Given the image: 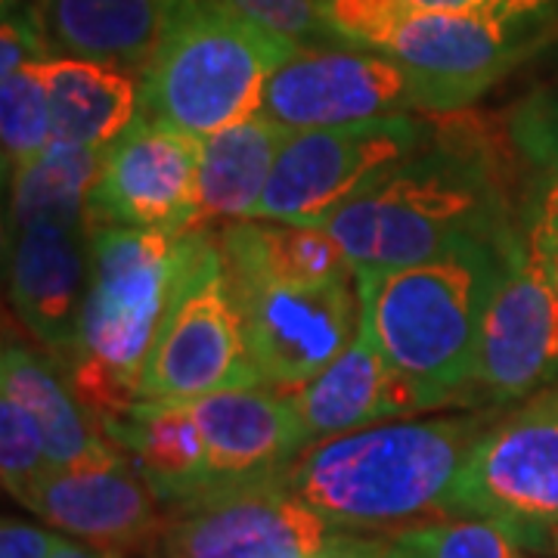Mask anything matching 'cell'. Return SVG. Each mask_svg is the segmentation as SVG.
Wrapping results in <instances>:
<instances>
[{"instance_id":"16","label":"cell","mask_w":558,"mask_h":558,"mask_svg":"<svg viewBox=\"0 0 558 558\" xmlns=\"http://www.w3.org/2000/svg\"><path fill=\"white\" fill-rule=\"evenodd\" d=\"M25 509L112 556L149 553L168 521L165 506L124 453L97 465L50 469Z\"/></svg>"},{"instance_id":"19","label":"cell","mask_w":558,"mask_h":558,"mask_svg":"<svg viewBox=\"0 0 558 558\" xmlns=\"http://www.w3.org/2000/svg\"><path fill=\"white\" fill-rule=\"evenodd\" d=\"M178 0H32V20L50 57L106 62L143 75Z\"/></svg>"},{"instance_id":"27","label":"cell","mask_w":558,"mask_h":558,"mask_svg":"<svg viewBox=\"0 0 558 558\" xmlns=\"http://www.w3.org/2000/svg\"><path fill=\"white\" fill-rule=\"evenodd\" d=\"M53 140L50 102L35 62H25L0 75V143H3V174H16L38 159Z\"/></svg>"},{"instance_id":"15","label":"cell","mask_w":558,"mask_h":558,"mask_svg":"<svg viewBox=\"0 0 558 558\" xmlns=\"http://www.w3.org/2000/svg\"><path fill=\"white\" fill-rule=\"evenodd\" d=\"M87 218H38L7 227V282L13 314L50 360H78L81 311L90 279Z\"/></svg>"},{"instance_id":"1","label":"cell","mask_w":558,"mask_h":558,"mask_svg":"<svg viewBox=\"0 0 558 558\" xmlns=\"http://www.w3.org/2000/svg\"><path fill=\"white\" fill-rule=\"evenodd\" d=\"M512 171L499 137L465 109L438 116V134L357 199L319 223L354 267H410L462 242L521 236Z\"/></svg>"},{"instance_id":"28","label":"cell","mask_w":558,"mask_h":558,"mask_svg":"<svg viewBox=\"0 0 558 558\" xmlns=\"http://www.w3.org/2000/svg\"><path fill=\"white\" fill-rule=\"evenodd\" d=\"M379 558H527V553L490 521L444 515L395 531Z\"/></svg>"},{"instance_id":"23","label":"cell","mask_w":558,"mask_h":558,"mask_svg":"<svg viewBox=\"0 0 558 558\" xmlns=\"http://www.w3.org/2000/svg\"><path fill=\"white\" fill-rule=\"evenodd\" d=\"M292 131L267 116L230 124L199 140L196 171V227L211 220H252L277 168V156Z\"/></svg>"},{"instance_id":"21","label":"cell","mask_w":558,"mask_h":558,"mask_svg":"<svg viewBox=\"0 0 558 558\" xmlns=\"http://www.w3.org/2000/svg\"><path fill=\"white\" fill-rule=\"evenodd\" d=\"M292 395L311 444L416 413V403L388 366L366 319H360L357 336L339 357Z\"/></svg>"},{"instance_id":"7","label":"cell","mask_w":558,"mask_h":558,"mask_svg":"<svg viewBox=\"0 0 558 558\" xmlns=\"http://www.w3.org/2000/svg\"><path fill=\"white\" fill-rule=\"evenodd\" d=\"M252 385H260V376L245 348L218 236L190 230L159 336L140 373V398L193 400Z\"/></svg>"},{"instance_id":"14","label":"cell","mask_w":558,"mask_h":558,"mask_svg":"<svg viewBox=\"0 0 558 558\" xmlns=\"http://www.w3.org/2000/svg\"><path fill=\"white\" fill-rule=\"evenodd\" d=\"M199 140L140 116L100 153L87 223L190 233L196 227Z\"/></svg>"},{"instance_id":"24","label":"cell","mask_w":558,"mask_h":558,"mask_svg":"<svg viewBox=\"0 0 558 558\" xmlns=\"http://www.w3.org/2000/svg\"><path fill=\"white\" fill-rule=\"evenodd\" d=\"M44 81L53 140L106 149L137 119L140 78L106 62L47 57L35 62Z\"/></svg>"},{"instance_id":"32","label":"cell","mask_w":558,"mask_h":558,"mask_svg":"<svg viewBox=\"0 0 558 558\" xmlns=\"http://www.w3.org/2000/svg\"><path fill=\"white\" fill-rule=\"evenodd\" d=\"M60 543V534L22 519H3L0 524V558H53Z\"/></svg>"},{"instance_id":"11","label":"cell","mask_w":558,"mask_h":558,"mask_svg":"<svg viewBox=\"0 0 558 558\" xmlns=\"http://www.w3.org/2000/svg\"><path fill=\"white\" fill-rule=\"evenodd\" d=\"M438 134V116H391L292 131L252 220L319 227Z\"/></svg>"},{"instance_id":"35","label":"cell","mask_w":558,"mask_h":558,"mask_svg":"<svg viewBox=\"0 0 558 558\" xmlns=\"http://www.w3.org/2000/svg\"><path fill=\"white\" fill-rule=\"evenodd\" d=\"M116 558H168V556H159V553H143V556H116Z\"/></svg>"},{"instance_id":"18","label":"cell","mask_w":558,"mask_h":558,"mask_svg":"<svg viewBox=\"0 0 558 558\" xmlns=\"http://www.w3.org/2000/svg\"><path fill=\"white\" fill-rule=\"evenodd\" d=\"M97 425L134 462L165 512L215 490L205 438L183 400L140 398L124 410L100 416Z\"/></svg>"},{"instance_id":"26","label":"cell","mask_w":558,"mask_h":558,"mask_svg":"<svg viewBox=\"0 0 558 558\" xmlns=\"http://www.w3.org/2000/svg\"><path fill=\"white\" fill-rule=\"evenodd\" d=\"M100 153L50 140L38 159L13 174L7 227L38 218H87V202L100 174Z\"/></svg>"},{"instance_id":"13","label":"cell","mask_w":558,"mask_h":558,"mask_svg":"<svg viewBox=\"0 0 558 558\" xmlns=\"http://www.w3.org/2000/svg\"><path fill=\"white\" fill-rule=\"evenodd\" d=\"M556 381L558 277L521 236L487 307L462 407L509 410Z\"/></svg>"},{"instance_id":"12","label":"cell","mask_w":558,"mask_h":558,"mask_svg":"<svg viewBox=\"0 0 558 558\" xmlns=\"http://www.w3.org/2000/svg\"><path fill=\"white\" fill-rule=\"evenodd\" d=\"M223 270L260 385L299 391L357 336L363 319L357 267L348 277L311 286L279 282L230 264Z\"/></svg>"},{"instance_id":"20","label":"cell","mask_w":558,"mask_h":558,"mask_svg":"<svg viewBox=\"0 0 558 558\" xmlns=\"http://www.w3.org/2000/svg\"><path fill=\"white\" fill-rule=\"evenodd\" d=\"M499 143L515 180L521 236L531 252L558 255V50L509 106Z\"/></svg>"},{"instance_id":"10","label":"cell","mask_w":558,"mask_h":558,"mask_svg":"<svg viewBox=\"0 0 558 558\" xmlns=\"http://www.w3.org/2000/svg\"><path fill=\"white\" fill-rule=\"evenodd\" d=\"M472 102L388 53L363 47H299L270 75L260 116L286 131L344 128L391 116H447Z\"/></svg>"},{"instance_id":"6","label":"cell","mask_w":558,"mask_h":558,"mask_svg":"<svg viewBox=\"0 0 558 558\" xmlns=\"http://www.w3.org/2000/svg\"><path fill=\"white\" fill-rule=\"evenodd\" d=\"M444 515L490 521L524 553L558 558V381L490 422Z\"/></svg>"},{"instance_id":"22","label":"cell","mask_w":558,"mask_h":558,"mask_svg":"<svg viewBox=\"0 0 558 558\" xmlns=\"http://www.w3.org/2000/svg\"><path fill=\"white\" fill-rule=\"evenodd\" d=\"M57 366V360L40 357L28 344L7 339L0 357V395L20 400L38 422L50 469H78L116 459L121 450L81 407Z\"/></svg>"},{"instance_id":"4","label":"cell","mask_w":558,"mask_h":558,"mask_svg":"<svg viewBox=\"0 0 558 558\" xmlns=\"http://www.w3.org/2000/svg\"><path fill=\"white\" fill-rule=\"evenodd\" d=\"M299 44L264 32L215 0H178L168 32L140 75V116L190 137H211L260 116L270 75Z\"/></svg>"},{"instance_id":"30","label":"cell","mask_w":558,"mask_h":558,"mask_svg":"<svg viewBox=\"0 0 558 558\" xmlns=\"http://www.w3.org/2000/svg\"><path fill=\"white\" fill-rule=\"evenodd\" d=\"M432 10H453L481 16L509 28L534 50L549 47L558 38V0H416Z\"/></svg>"},{"instance_id":"25","label":"cell","mask_w":558,"mask_h":558,"mask_svg":"<svg viewBox=\"0 0 558 558\" xmlns=\"http://www.w3.org/2000/svg\"><path fill=\"white\" fill-rule=\"evenodd\" d=\"M218 248L223 264L255 270L279 282H329L354 274L341 245L319 227L282 220H236L220 227Z\"/></svg>"},{"instance_id":"2","label":"cell","mask_w":558,"mask_h":558,"mask_svg":"<svg viewBox=\"0 0 558 558\" xmlns=\"http://www.w3.org/2000/svg\"><path fill=\"white\" fill-rule=\"evenodd\" d=\"M519 242H462L410 267H357L363 319L416 413L465 403L484 317Z\"/></svg>"},{"instance_id":"9","label":"cell","mask_w":558,"mask_h":558,"mask_svg":"<svg viewBox=\"0 0 558 558\" xmlns=\"http://www.w3.org/2000/svg\"><path fill=\"white\" fill-rule=\"evenodd\" d=\"M323 22L339 47L395 57L428 78L444 81L469 102L537 57L531 44L497 22L432 10L416 0H323Z\"/></svg>"},{"instance_id":"31","label":"cell","mask_w":558,"mask_h":558,"mask_svg":"<svg viewBox=\"0 0 558 558\" xmlns=\"http://www.w3.org/2000/svg\"><path fill=\"white\" fill-rule=\"evenodd\" d=\"M215 3L299 47H339L323 22V0H215Z\"/></svg>"},{"instance_id":"33","label":"cell","mask_w":558,"mask_h":558,"mask_svg":"<svg viewBox=\"0 0 558 558\" xmlns=\"http://www.w3.org/2000/svg\"><path fill=\"white\" fill-rule=\"evenodd\" d=\"M53 558H116L106 549H97V546H87V543H72V539L62 537V543L57 546Z\"/></svg>"},{"instance_id":"8","label":"cell","mask_w":558,"mask_h":558,"mask_svg":"<svg viewBox=\"0 0 558 558\" xmlns=\"http://www.w3.org/2000/svg\"><path fill=\"white\" fill-rule=\"evenodd\" d=\"M388 537L326 521L286 484L227 487L168 512L149 553L168 558H379Z\"/></svg>"},{"instance_id":"34","label":"cell","mask_w":558,"mask_h":558,"mask_svg":"<svg viewBox=\"0 0 558 558\" xmlns=\"http://www.w3.org/2000/svg\"><path fill=\"white\" fill-rule=\"evenodd\" d=\"M524 245H527V242H524ZM534 255H537V252H534ZM539 258L546 260V264H549V267L556 270V277H558V255H553V258H546V255H539Z\"/></svg>"},{"instance_id":"5","label":"cell","mask_w":558,"mask_h":558,"mask_svg":"<svg viewBox=\"0 0 558 558\" xmlns=\"http://www.w3.org/2000/svg\"><path fill=\"white\" fill-rule=\"evenodd\" d=\"M87 242L90 279L75 363L97 369L140 398V373L178 282L183 233L97 223Z\"/></svg>"},{"instance_id":"17","label":"cell","mask_w":558,"mask_h":558,"mask_svg":"<svg viewBox=\"0 0 558 558\" xmlns=\"http://www.w3.org/2000/svg\"><path fill=\"white\" fill-rule=\"evenodd\" d=\"M183 403L205 438L215 490L282 478L311 447L295 395L286 388H223Z\"/></svg>"},{"instance_id":"29","label":"cell","mask_w":558,"mask_h":558,"mask_svg":"<svg viewBox=\"0 0 558 558\" xmlns=\"http://www.w3.org/2000/svg\"><path fill=\"white\" fill-rule=\"evenodd\" d=\"M50 472L38 422L10 395H0V475L10 497L25 506L38 481Z\"/></svg>"},{"instance_id":"3","label":"cell","mask_w":558,"mask_h":558,"mask_svg":"<svg viewBox=\"0 0 558 558\" xmlns=\"http://www.w3.org/2000/svg\"><path fill=\"white\" fill-rule=\"evenodd\" d=\"M502 410L381 422L339 438L314 440L286 484L319 515L348 531L407 527L447 509L459 472Z\"/></svg>"}]
</instances>
